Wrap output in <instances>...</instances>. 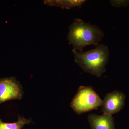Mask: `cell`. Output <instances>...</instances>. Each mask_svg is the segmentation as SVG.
Masks as SVG:
<instances>
[{"label":"cell","instance_id":"obj_1","mask_svg":"<svg viewBox=\"0 0 129 129\" xmlns=\"http://www.w3.org/2000/svg\"><path fill=\"white\" fill-rule=\"evenodd\" d=\"M68 39L73 47V50L83 51L85 46L99 45L104 32L96 25L86 23L79 18L75 19L69 27Z\"/></svg>","mask_w":129,"mask_h":129},{"label":"cell","instance_id":"obj_3","mask_svg":"<svg viewBox=\"0 0 129 129\" xmlns=\"http://www.w3.org/2000/svg\"><path fill=\"white\" fill-rule=\"evenodd\" d=\"M103 101L90 86H81L71 103V107L78 114L96 109Z\"/></svg>","mask_w":129,"mask_h":129},{"label":"cell","instance_id":"obj_9","mask_svg":"<svg viewBox=\"0 0 129 129\" xmlns=\"http://www.w3.org/2000/svg\"><path fill=\"white\" fill-rule=\"evenodd\" d=\"M110 1L111 5L116 7H126L129 5V1L112 0Z\"/></svg>","mask_w":129,"mask_h":129},{"label":"cell","instance_id":"obj_8","mask_svg":"<svg viewBox=\"0 0 129 129\" xmlns=\"http://www.w3.org/2000/svg\"><path fill=\"white\" fill-rule=\"evenodd\" d=\"M85 1L84 0L46 1V3L50 6H56L62 8L69 9L75 7H81Z\"/></svg>","mask_w":129,"mask_h":129},{"label":"cell","instance_id":"obj_6","mask_svg":"<svg viewBox=\"0 0 129 129\" xmlns=\"http://www.w3.org/2000/svg\"><path fill=\"white\" fill-rule=\"evenodd\" d=\"M88 120L91 129H116L112 115L104 113L101 115L90 114Z\"/></svg>","mask_w":129,"mask_h":129},{"label":"cell","instance_id":"obj_4","mask_svg":"<svg viewBox=\"0 0 129 129\" xmlns=\"http://www.w3.org/2000/svg\"><path fill=\"white\" fill-rule=\"evenodd\" d=\"M23 94L21 84L14 78L0 79V105L10 100H21Z\"/></svg>","mask_w":129,"mask_h":129},{"label":"cell","instance_id":"obj_5","mask_svg":"<svg viewBox=\"0 0 129 129\" xmlns=\"http://www.w3.org/2000/svg\"><path fill=\"white\" fill-rule=\"evenodd\" d=\"M125 96L123 92L114 91L106 95L103 101L102 111L112 115L119 112L124 107Z\"/></svg>","mask_w":129,"mask_h":129},{"label":"cell","instance_id":"obj_2","mask_svg":"<svg viewBox=\"0 0 129 129\" xmlns=\"http://www.w3.org/2000/svg\"><path fill=\"white\" fill-rule=\"evenodd\" d=\"M75 61L84 72L98 77L105 72L109 58L108 47L99 44L86 52L73 50Z\"/></svg>","mask_w":129,"mask_h":129},{"label":"cell","instance_id":"obj_7","mask_svg":"<svg viewBox=\"0 0 129 129\" xmlns=\"http://www.w3.org/2000/svg\"><path fill=\"white\" fill-rule=\"evenodd\" d=\"M32 123L31 119H28L21 116H18L17 122L13 123H5L0 118V129H22L26 125Z\"/></svg>","mask_w":129,"mask_h":129}]
</instances>
